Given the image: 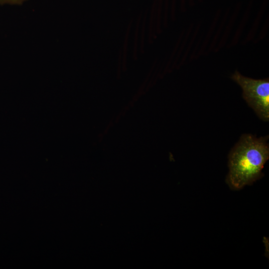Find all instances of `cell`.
I'll list each match as a JSON object with an SVG mask.
<instances>
[{
  "label": "cell",
  "mask_w": 269,
  "mask_h": 269,
  "mask_svg": "<svg viewBox=\"0 0 269 269\" xmlns=\"http://www.w3.org/2000/svg\"><path fill=\"white\" fill-rule=\"evenodd\" d=\"M28 0H0V4L20 5Z\"/></svg>",
  "instance_id": "obj_3"
},
{
  "label": "cell",
  "mask_w": 269,
  "mask_h": 269,
  "mask_svg": "<svg viewBox=\"0 0 269 269\" xmlns=\"http://www.w3.org/2000/svg\"><path fill=\"white\" fill-rule=\"evenodd\" d=\"M269 158L267 137L243 135L229 155L227 181L230 187L240 189L259 179Z\"/></svg>",
  "instance_id": "obj_1"
},
{
  "label": "cell",
  "mask_w": 269,
  "mask_h": 269,
  "mask_svg": "<svg viewBox=\"0 0 269 269\" xmlns=\"http://www.w3.org/2000/svg\"><path fill=\"white\" fill-rule=\"evenodd\" d=\"M232 78L243 90V97L260 119H269V80L245 77L236 71Z\"/></svg>",
  "instance_id": "obj_2"
}]
</instances>
